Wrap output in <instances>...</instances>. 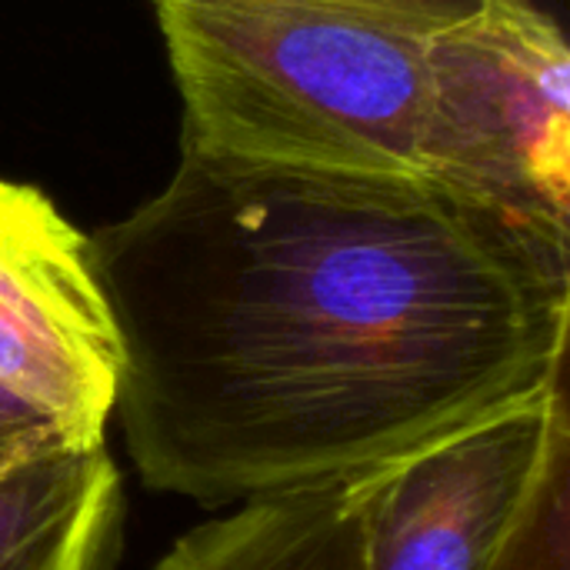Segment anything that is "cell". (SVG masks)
Here are the masks:
<instances>
[{"label":"cell","instance_id":"9","mask_svg":"<svg viewBox=\"0 0 570 570\" xmlns=\"http://www.w3.org/2000/svg\"><path fill=\"white\" fill-rule=\"evenodd\" d=\"M154 3H164V0H154ZM327 3L367 7V10L394 13V17L417 20L428 27H451L458 20H468L481 7V0H327Z\"/></svg>","mask_w":570,"mask_h":570},{"label":"cell","instance_id":"6","mask_svg":"<svg viewBox=\"0 0 570 570\" xmlns=\"http://www.w3.org/2000/svg\"><path fill=\"white\" fill-rule=\"evenodd\" d=\"M124 524L104 444H57L0 468V570H110Z\"/></svg>","mask_w":570,"mask_h":570},{"label":"cell","instance_id":"2","mask_svg":"<svg viewBox=\"0 0 570 570\" xmlns=\"http://www.w3.org/2000/svg\"><path fill=\"white\" fill-rule=\"evenodd\" d=\"M157 17L187 147L454 184L441 27L327 0H164Z\"/></svg>","mask_w":570,"mask_h":570},{"label":"cell","instance_id":"4","mask_svg":"<svg viewBox=\"0 0 570 570\" xmlns=\"http://www.w3.org/2000/svg\"><path fill=\"white\" fill-rule=\"evenodd\" d=\"M454 184L570 237V53L531 0H481L434 30Z\"/></svg>","mask_w":570,"mask_h":570},{"label":"cell","instance_id":"5","mask_svg":"<svg viewBox=\"0 0 570 570\" xmlns=\"http://www.w3.org/2000/svg\"><path fill=\"white\" fill-rule=\"evenodd\" d=\"M124 344L90 240L30 184L0 180V387L70 444H104Z\"/></svg>","mask_w":570,"mask_h":570},{"label":"cell","instance_id":"1","mask_svg":"<svg viewBox=\"0 0 570 570\" xmlns=\"http://www.w3.org/2000/svg\"><path fill=\"white\" fill-rule=\"evenodd\" d=\"M87 240L127 454L204 511L371 478L561 387L570 237L438 177L184 144Z\"/></svg>","mask_w":570,"mask_h":570},{"label":"cell","instance_id":"3","mask_svg":"<svg viewBox=\"0 0 570 570\" xmlns=\"http://www.w3.org/2000/svg\"><path fill=\"white\" fill-rule=\"evenodd\" d=\"M568 448L564 391H541L357 481L364 570H498Z\"/></svg>","mask_w":570,"mask_h":570},{"label":"cell","instance_id":"8","mask_svg":"<svg viewBox=\"0 0 570 570\" xmlns=\"http://www.w3.org/2000/svg\"><path fill=\"white\" fill-rule=\"evenodd\" d=\"M70 444L50 417H43L27 401L0 387V468L40 454L47 448Z\"/></svg>","mask_w":570,"mask_h":570},{"label":"cell","instance_id":"7","mask_svg":"<svg viewBox=\"0 0 570 570\" xmlns=\"http://www.w3.org/2000/svg\"><path fill=\"white\" fill-rule=\"evenodd\" d=\"M154 570H364L357 481L240 504L187 531Z\"/></svg>","mask_w":570,"mask_h":570}]
</instances>
